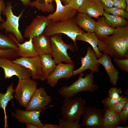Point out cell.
Instances as JSON below:
<instances>
[{"label":"cell","instance_id":"1","mask_svg":"<svg viewBox=\"0 0 128 128\" xmlns=\"http://www.w3.org/2000/svg\"><path fill=\"white\" fill-rule=\"evenodd\" d=\"M100 52L119 59L128 58V25L115 29L112 35L98 38Z\"/></svg>","mask_w":128,"mask_h":128},{"label":"cell","instance_id":"2","mask_svg":"<svg viewBox=\"0 0 128 128\" xmlns=\"http://www.w3.org/2000/svg\"><path fill=\"white\" fill-rule=\"evenodd\" d=\"M94 72L91 71L83 77L81 73L78 79L69 86H63L59 89V95L65 98H70L78 92L83 91L95 92L98 89V86L94 83Z\"/></svg>","mask_w":128,"mask_h":128},{"label":"cell","instance_id":"3","mask_svg":"<svg viewBox=\"0 0 128 128\" xmlns=\"http://www.w3.org/2000/svg\"><path fill=\"white\" fill-rule=\"evenodd\" d=\"M75 18L65 21L52 22L46 27L43 33L49 37L56 34H64L73 41L77 49V37L84 32L76 24Z\"/></svg>","mask_w":128,"mask_h":128},{"label":"cell","instance_id":"4","mask_svg":"<svg viewBox=\"0 0 128 128\" xmlns=\"http://www.w3.org/2000/svg\"><path fill=\"white\" fill-rule=\"evenodd\" d=\"M13 7L11 1L6 3L5 9L2 13L5 16L6 19L0 23V30H4L6 34H13L17 41L22 43L24 41V39L19 30V21L25 9H22L20 14L17 16L13 12Z\"/></svg>","mask_w":128,"mask_h":128},{"label":"cell","instance_id":"5","mask_svg":"<svg viewBox=\"0 0 128 128\" xmlns=\"http://www.w3.org/2000/svg\"><path fill=\"white\" fill-rule=\"evenodd\" d=\"M52 55L56 64L64 62L67 64L74 63L69 56L67 50L74 51V47L72 44L65 43L62 39V34H56L50 37Z\"/></svg>","mask_w":128,"mask_h":128},{"label":"cell","instance_id":"6","mask_svg":"<svg viewBox=\"0 0 128 128\" xmlns=\"http://www.w3.org/2000/svg\"><path fill=\"white\" fill-rule=\"evenodd\" d=\"M86 101L81 97L64 98L60 108L63 118L73 121H80V118L86 107Z\"/></svg>","mask_w":128,"mask_h":128},{"label":"cell","instance_id":"7","mask_svg":"<svg viewBox=\"0 0 128 128\" xmlns=\"http://www.w3.org/2000/svg\"><path fill=\"white\" fill-rule=\"evenodd\" d=\"M37 82L30 78L18 80L14 96L22 106H26L37 89Z\"/></svg>","mask_w":128,"mask_h":128},{"label":"cell","instance_id":"8","mask_svg":"<svg viewBox=\"0 0 128 128\" xmlns=\"http://www.w3.org/2000/svg\"><path fill=\"white\" fill-rule=\"evenodd\" d=\"M0 67L4 70L5 79L15 76L19 80L30 78L31 76L28 70L9 59L0 57Z\"/></svg>","mask_w":128,"mask_h":128},{"label":"cell","instance_id":"9","mask_svg":"<svg viewBox=\"0 0 128 128\" xmlns=\"http://www.w3.org/2000/svg\"><path fill=\"white\" fill-rule=\"evenodd\" d=\"M104 110L86 106L82 114V126L86 128H102Z\"/></svg>","mask_w":128,"mask_h":128},{"label":"cell","instance_id":"10","mask_svg":"<svg viewBox=\"0 0 128 128\" xmlns=\"http://www.w3.org/2000/svg\"><path fill=\"white\" fill-rule=\"evenodd\" d=\"M52 22L47 16H36L25 29L23 37L29 40L31 38L38 36L43 33L46 27Z\"/></svg>","mask_w":128,"mask_h":128},{"label":"cell","instance_id":"11","mask_svg":"<svg viewBox=\"0 0 128 128\" xmlns=\"http://www.w3.org/2000/svg\"><path fill=\"white\" fill-rule=\"evenodd\" d=\"M51 96L48 95L45 89H37L29 103L25 107L26 110H39L46 109V107L51 102Z\"/></svg>","mask_w":128,"mask_h":128},{"label":"cell","instance_id":"12","mask_svg":"<svg viewBox=\"0 0 128 128\" xmlns=\"http://www.w3.org/2000/svg\"><path fill=\"white\" fill-rule=\"evenodd\" d=\"M56 5L55 11L47 16L52 22H61L74 18L78 10L71 8L68 4L63 5L60 0H55Z\"/></svg>","mask_w":128,"mask_h":128},{"label":"cell","instance_id":"13","mask_svg":"<svg viewBox=\"0 0 128 128\" xmlns=\"http://www.w3.org/2000/svg\"><path fill=\"white\" fill-rule=\"evenodd\" d=\"M12 61L28 70L33 79L40 80L42 74V68L39 55L32 57H21L16 58Z\"/></svg>","mask_w":128,"mask_h":128},{"label":"cell","instance_id":"14","mask_svg":"<svg viewBox=\"0 0 128 128\" xmlns=\"http://www.w3.org/2000/svg\"><path fill=\"white\" fill-rule=\"evenodd\" d=\"M57 64L54 71L46 79L47 83L50 87H54L59 79L65 78L68 79L73 76L74 63L64 64L60 62Z\"/></svg>","mask_w":128,"mask_h":128},{"label":"cell","instance_id":"15","mask_svg":"<svg viewBox=\"0 0 128 128\" xmlns=\"http://www.w3.org/2000/svg\"><path fill=\"white\" fill-rule=\"evenodd\" d=\"M97 58L93 49L88 46L86 55L84 57L80 58L82 64L81 66L78 69L73 71V76H76L80 74L88 69L94 73L98 72L99 70L100 64L98 62Z\"/></svg>","mask_w":128,"mask_h":128},{"label":"cell","instance_id":"16","mask_svg":"<svg viewBox=\"0 0 128 128\" xmlns=\"http://www.w3.org/2000/svg\"><path fill=\"white\" fill-rule=\"evenodd\" d=\"M44 109L39 110H26L18 109L15 110L11 116L21 123H31L38 128H42L43 125L40 120L41 112Z\"/></svg>","mask_w":128,"mask_h":128},{"label":"cell","instance_id":"17","mask_svg":"<svg viewBox=\"0 0 128 128\" xmlns=\"http://www.w3.org/2000/svg\"><path fill=\"white\" fill-rule=\"evenodd\" d=\"M78 11L91 17L98 19L100 16H102L104 10L98 0H86L83 5Z\"/></svg>","mask_w":128,"mask_h":128},{"label":"cell","instance_id":"18","mask_svg":"<svg viewBox=\"0 0 128 128\" xmlns=\"http://www.w3.org/2000/svg\"><path fill=\"white\" fill-rule=\"evenodd\" d=\"M99 63L105 68L109 78L111 84L116 86L119 79V71L113 65L111 58L107 54L104 53L98 59Z\"/></svg>","mask_w":128,"mask_h":128},{"label":"cell","instance_id":"19","mask_svg":"<svg viewBox=\"0 0 128 128\" xmlns=\"http://www.w3.org/2000/svg\"><path fill=\"white\" fill-rule=\"evenodd\" d=\"M8 36L13 39L18 46V50H17V53L18 56L32 57L39 55L33 45L32 38H31L28 41L21 44L17 41L13 34L9 33Z\"/></svg>","mask_w":128,"mask_h":128},{"label":"cell","instance_id":"20","mask_svg":"<svg viewBox=\"0 0 128 128\" xmlns=\"http://www.w3.org/2000/svg\"><path fill=\"white\" fill-rule=\"evenodd\" d=\"M34 47L39 56L50 54L52 52L50 37L43 33L32 38Z\"/></svg>","mask_w":128,"mask_h":128},{"label":"cell","instance_id":"21","mask_svg":"<svg viewBox=\"0 0 128 128\" xmlns=\"http://www.w3.org/2000/svg\"><path fill=\"white\" fill-rule=\"evenodd\" d=\"M39 56L42 68L40 80L44 81L46 80L48 77L53 72L56 65L51 54H44Z\"/></svg>","mask_w":128,"mask_h":128},{"label":"cell","instance_id":"22","mask_svg":"<svg viewBox=\"0 0 128 128\" xmlns=\"http://www.w3.org/2000/svg\"><path fill=\"white\" fill-rule=\"evenodd\" d=\"M102 128H115L119 125L121 120L119 114L110 108L105 107Z\"/></svg>","mask_w":128,"mask_h":128},{"label":"cell","instance_id":"23","mask_svg":"<svg viewBox=\"0 0 128 128\" xmlns=\"http://www.w3.org/2000/svg\"><path fill=\"white\" fill-rule=\"evenodd\" d=\"M76 24L87 32H94L96 22L87 14L78 12L75 18Z\"/></svg>","mask_w":128,"mask_h":128},{"label":"cell","instance_id":"24","mask_svg":"<svg viewBox=\"0 0 128 128\" xmlns=\"http://www.w3.org/2000/svg\"><path fill=\"white\" fill-rule=\"evenodd\" d=\"M98 19L96 22L94 33L98 38L108 36L113 34L115 29L112 28L108 25L103 17H100Z\"/></svg>","mask_w":128,"mask_h":128},{"label":"cell","instance_id":"25","mask_svg":"<svg viewBox=\"0 0 128 128\" xmlns=\"http://www.w3.org/2000/svg\"><path fill=\"white\" fill-rule=\"evenodd\" d=\"M78 40L87 42L91 45L98 59L102 56L103 54L99 51L98 48V39L94 32H84L77 36L76 41Z\"/></svg>","mask_w":128,"mask_h":128},{"label":"cell","instance_id":"26","mask_svg":"<svg viewBox=\"0 0 128 128\" xmlns=\"http://www.w3.org/2000/svg\"><path fill=\"white\" fill-rule=\"evenodd\" d=\"M103 15L106 23L113 28L123 27L128 25V21L123 17L110 14L104 11Z\"/></svg>","mask_w":128,"mask_h":128},{"label":"cell","instance_id":"27","mask_svg":"<svg viewBox=\"0 0 128 128\" xmlns=\"http://www.w3.org/2000/svg\"><path fill=\"white\" fill-rule=\"evenodd\" d=\"M14 91L13 88V84L12 83L8 86L5 93H0V108L3 109L4 112L5 128L8 127L5 109L9 101L13 98V94Z\"/></svg>","mask_w":128,"mask_h":128},{"label":"cell","instance_id":"28","mask_svg":"<svg viewBox=\"0 0 128 128\" xmlns=\"http://www.w3.org/2000/svg\"><path fill=\"white\" fill-rule=\"evenodd\" d=\"M54 1L55 0H35L29 5L44 12L52 13L54 11Z\"/></svg>","mask_w":128,"mask_h":128},{"label":"cell","instance_id":"29","mask_svg":"<svg viewBox=\"0 0 128 128\" xmlns=\"http://www.w3.org/2000/svg\"><path fill=\"white\" fill-rule=\"evenodd\" d=\"M9 48L18 50L16 43L13 39L8 35L0 33V50Z\"/></svg>","mask_w":128,"mask_h":128},{"label":"cell","instance_id":"30","mask_svg":"<svg viewBox=\"0 0 128 128\" xmlns=\"http://www.w3.org/2000/svg\"><path fill=\"white\" fill-rule=\"evenodd\" d=\"M79 122L71 120L62 117L59 120V128H80L82 126V124L79 123Z\"/></svg>","mask_w":128,"mask_h":128},{"label":"cell","instance_id":"31","mask_svg":"<svg viewBox=\"0 0 128 128\" xmlns=\"http://www.w3.org/2000/svg\"><path fill=\"white\" fill-rule=\"evenodd\" d=\"M104 9L106 12L113 15L122 17L125 19L128 18V12L125 9H121L113 7L110 8H104Z\"/></svg>","mask_w":128,"mask_h":128},{"label":"cell","instance_id":"32","mask_svg":"<svg viewBox=\"0 0 128 128\" xmlns=\"http://www.w3.org/2000/svg\"><path fill=\"white\" fill-rule=\"evenodd\" d=\"M17 50L13 48L0 50V57L10 59L16 58L18 56Z\"/></svg>","mask_w":128,"mask_h":128},{"label":"cell","instance_id":"33","mask_svg":"<svg viewBox=\"0 0 128 128\" xmlns=\"http://www.w3.org/2000/svg\"><path fill=\"white\" fill-rule=\"evenodd\" d=\"M113 61L115 63L120 69L125 72H128V58L119 59L114 56L113 57Z\"/></svg>","mask_w":128,"mask_h":128},{"label":"cell","instance_id":"34","mask_svg":"<svg viewBox=\"0 0 128 128\" xmlns=\"http://www.w3.org/2000/svg\"><path fill=\"white\" fill-rule=\"evenodd\" d=\"M128 96L123 97L119 102L110 107L116 113L119 114L124 107L128 101Z\"/></svg>","mask_w":128,"mask_h":128},{"label":"cell","instance_id":"35","mask_svg":"<svg viewBox=\"0 0 128 128\" xmlns=\"http://www.w3.org/2000/svg\"><path fill=\"white\" fill-rule=\"evenodd\" d=\"M123 97V96H120L119 98L115 99L108 97L102 100V103L105 105V107L110 108L119 101Z\"/></svg>","mask_w":128,"mask_h":128},{"label":"cell","instance_id":"36","mask_svg":"<svg viewBox=\"0 0 128 128\" xmlns=\"http://www.w3.org/2000/svg\"><path fill=\"white\" fill-rule=\"evenodd\" d=\"M122 91L120 88L116 87H111L110 89L108 91V97L110 98L116 99L119 98Z\"/></svg>","mask_w":128,"mask_h":128},{"label":"cell","instance_id":"37","mask_svg":"<svg viewBox=\"0 0 128 128\" xmlns=\"http://www.w3.org/2000/svg\"><path fill=\"white\" fill-rule=\"evenodd\" d=\"M86 0H69L68 5L72 9L78 10L84 4Z\"/></svg>","mask_w":128,"mask_h":128},{"label":"cell","instance_id":"38","mask_svg":"<svg viewBox=\"0 0 128 128\" xmlns=\"http://www.w3.org/2000/svg\"><path fill=\"white\" fill-rule=\"evenodd\" d=\"M119 114L121 121L126 124L128 118V101L123 110Z\"/></svg>","mask_w":128,"mask_h":128},{"label":"cell","instance_id":"39","mask_svg":"<svg viewBox=\"0 0 128 128\" xmlns=\"http://www.w3.org/2000/svg\"><path fill=\"white\" fill-rule=\"evenodd\" d=\"M114 7L121 9H125L126 3L125 0H112Z\"/></svg>","mask_w":128,"mask_h":128},{"label":"cell","instance_id":"40","mask_svg":"<svg viewBox=\"0 0 128 128\" xmlns=\"http://www.w3.org/2000/svg\"><path fill=\"white\" fill-rule=\"evenodd\" d=\"M98 0L103 8H110L113 7L112 0Z\"/></svg>","mask_w":128,"mask_h":128},{"label":"cell","instance_id":"41","mask_svg":"<svg viewBox=\"0 0 128 128\" xmlns=\"http://www.w3.org/2000/svg\"><path fill=\"white\" fill-rule=\"evenodd\" d=\"M6 7L5 4L4 0H0V22L2 23L4 21L1 16V14L5 10Z\"/></svg>","mask_w":128,"mask_h":128},{"label":"cell","instance_id":"42","mask_svg":"<svg viewBox=\"0 0 128 128\" xmlns=\"http://www.w3.org/2000/svg\"><path fill=\"white\" fill-rule=\"evenodd\" d=\"M42 128H59L58 124H44Z\"/></svg>","mask_w":128,"mask_h":128},{"label":"cell","instance_id":"43","mask_svg":"<svg viewBox=\"0 0 128 128\" xmlns=\"http://www.w3.org/2000/svg\"><path fill=\"white\" fill-rule=\"evenodd\" d=\"M22 2L23 5L25 6L27 5H29L31 3L30 0H19Z\"/></svg>","mask_w":128,"mask_h":128},{"label":"cell","instance_id":"44","mask_svg":"<svg viewBox=\"0 0 128 128\" xmlns=\"http://www.w3.org/2000/svg\"><path fill=\"white\" fill-rule=\"evenodd\" d=\"M26 124L27 128H38L37 126L31 123H26Z\"/></svg>","mask_w":128,"mask_h":128},{"label":"cell","instance_id":"45","mask_svg":"<svg viewBox=\"0 0 128 128\" xmlns=\"http://www.w3.org/2000/svg\"><path fill=\"white\" fill-rule=\"evenodd\" d=\"M64 5H67L68 4L69 0H60Z\"/></svg>","mask_w":128,"mask_h":128},{"label":"cell","instance_id":"46","mask_svg":"<svg viewBox=\"0 0 128 128\" xmlns=\"http://www.w3.org/2000/svg\"><path fill=\"white\" fill-rule=\"evenodd\" d=\"M126 3V7L125 9L128 12V0H125Z\"/></svg>","mask_w":128,"mask_h":128},{"label":"cell","instance_id":"47","mask_svg":"<svg viewBox=\"0 0 128 128\" xmlns=\"http://www.w3.org/2000/svg\"><path fill=\"white\" fill-rule=\"evenodd\" d=\"M128 126L125 127H123L119 125L117 126L115 128H128Z\"/></svg>","mask_w":128,"mask_h":128}]
</instances>
